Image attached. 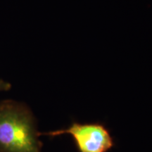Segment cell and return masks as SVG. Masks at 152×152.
Here are the masks:
<instances>
[{
  "label": "cell",
  "instance_id": "2",
  "mask_svg": "<svg viewBox=\"0 0 152 152\" xmlns=\"http://www.w3.org/2000/svg\"><path fill=\"white\" fill-rule=\"evenodd\" d=\"M69 134L73 138L79 152H108L115 147L110 131L103 123H80L73 122L68 128L52 132L40 133L39 135L51 137Z\"/></svg>",
  "mask_w": 152,
  "mask_h": 152
},
{
  "label": "cell",
  "instance_id": "1",
  "mask_svg": "<svg viewBox=\"0 0 152 152\" xmlns=\"http://www.w3.org/2000/svg\"><path fill=\"white\" fill-rule=\"evenodd\" d=\"M39 137L27 106L13 100L0 102V152H41Z\"/></svg>",
  "mask_w": 152,
  "mask_h": 152
},
{
  "label": "cell",
  "instance_id": "3",
  "mask_svg": "<svg viewBox=\"0 0 152 152\" xmlns=\"http://www.w3.org/2000/svg\"><path fill=\"white\" fill-rule=\"evenodd\" d=\"M11 85L8 82L0 80V92L9 91L11 89Z\"/></svg>",
  "mask_w": 152,
  "mask_h": 152
}]
</instances>
